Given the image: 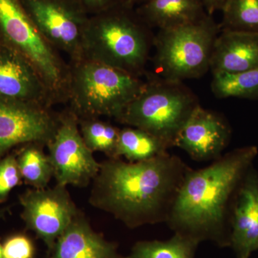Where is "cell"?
<instances>
[{"mask_svg":"<svg viewBox=\"0 0 258 258\" xmlns=\"http://www.w3.org/2000/svg\"><path fill=\"white\" fill-rule=\"evenodd\" d=\"M222 12L221 30L258 34V0H227Z\"/></svg>","mask_w":258,"mask_h":258,"instance_id":"23","label":"cell"},{"mask_svg":"<svg viewBox=\"0 0 258 258\" xmlns=\"http://www.w3.org/2000/svg\"><path fill=\"white\" fill-rule=\"evenodd\" d=\"M56 184L85 187L99 171L98 162L80 132L79 118L71 109L59 114V123L47 144Z\"/></svg>","mask_w":258,"mask_h":258,"instance_id":"9","label":"cell"},{"mask_svg":"<svg viewBox=\"0 0 258 258\" xmlns=\"http://www.w3.org/2000/svg\"><path fill=\"white\" fill-rule=\"evenodd\" d=\"M146 81L86 59L69 64L66 102L79 118L118 116L143 91Z\"/></svg>","mask_w":258,"mask_h":258,"instance_id":"4","label":"cell"},{"mask_svg":"<svg viewBox=\"0 0 258 258\" xmlns=\"http://www.w3.org/2000/svg\"><path fill=\"white\" fill-rule=\"evenodd\" d=\"M211 90L217 98L258 101V68L237 74H212Z\"/></svg>","mask_w":258,"mask_h":258,"instance_id":"21","label":"cell"},{"mask_svg":"<svg viewBox=\"0 0 258 258\" xmlns=\"http://www.w3.org/2000/svg\"><path fill=\"white\" fill-rule=\"evenodd\" d=\"M0 41L34 64L57 103L66 102L69 64L42 36L21 0H0Z\"/></svg>","mask_w":258,"mask_h":258,"instance_id":"7","label":"cell"},{"mask_svg":"<svg viewBox=\"0 0 258 258\" xmlns=\"http://www.w3.org/2000/svg\"><path fill=\"white\" fill-rule=\"evenodd\" d=\"M45 147L38 143L25 144L16 154L22 178L34 189H45L53 177L50 158L44 152Z\"/></svg>","mask_w":258,"mask_h":258,"instance_id":"19","label":"cell"},{"mask_svg":"<svg viewBox=\"0 0 258 258\" xmlns=\"http://www.w3.org/2000/svg\"><path fill=\"white\" fill-rule=\"evenodd\" d=\"M44 38L71 62L82 59L83 34L90 15L77 0H21Z\"/></svg>","mask_w":258,"mask_h":258,"instance_id":"8","label":"cell"},{"mask_svg":"<svg viewBox=\"0 0 258 258\" xmlns=\"http://www.w3.org/2000/svg\"><path fill=\"white\" fill-rule=\"evenodd\" d=\"M256 68H258V34L221 30L212 50V74H237Z\"/></svg>","mask_w":258,"mask_h":258,"instance_id":"15","label":"cell"},{"mask_svg":"<svg viewBox=\"0 0 258 258\" xmlns=\"http://www.w3.org/2000/svg\"><path fill=\"white\" fill-rule=\"evenodd\" d=\"M77 1L89 15L98 14L118 3V0H77Z\"/></svg>","mask_w":258,"mask_h":258,"instance_id":"26","label":"cell"},{"mask_svg":"<svg viewBox=\"0 0 258 258\" xmlns=\"http://www.w3.org/2000/svg\"><path fill=\"white\" fill-rule=\"evenodd\" d=\"M189 169L169 152L140 162L108 158L93 180L89 203L129 228L166 222Z\"/></svg>","mask_w":258,"mask_h":258,"instance_id":"1","label":"cell"},{"mask_svg":"<svg viewBox=\"0 0 258 258\" xmlns=\"http://www.w3.org/2000/svg\"><path fill=\"white\" fill-rule=\"evenodd\" d=\"M79 125L83 141L91 152L116 158L120 129L98 118H79Z\"/></svg>","mask_w":258,"mask_h":258,"instance_id":"22","label":"cell"},{"mask_svg":"<svg viewBox=\"0 0 258 258\" xmlns=\"http://www.w3.org/2000/svg\"><path fill=\"white\" fill-rule=\"evenodd\" d=\"M3 248L4 258H33L35 255L33 242L23 234L8 237Z\"/></svg>","mask_w":258,"mask_h":258,"instance_id":"25","label":"cell"},{"mask_svg":"<svg viewBox=\"0 0 258 258\" xmlns=\"http://www.w3.org/2000/svg\"><path fill=\"white\" fill-rule=\"evenodd\" d=\"M52 258H123L116 244L93 230L81 212L57 239Z\"/></svg>","mask_w":258,"mask_h":258,"instance_id":"16","label":"cell"},{"mask_svg":"<svg viewBox=\"0 0 258 258\" xmlns=\"http://www.w3.org/2000/svg\"><path fill=\"white\" fill-rule=\"evenodd\" d=\"M0 99L57 103L45 80L27 57L0 41Z\"/></svg>","mask_w":258,"mask_h":258,"instance_id":"12","label":"cell"},{"mask_svg":"<svg viewBox=\"0 0 258 258\" xmlns=\"http://www.w3.org/2000/svg\"><path fill=\"white\" fill-rule=\"evenodd\" d=\"M200 242L174 233L167 240L139 241L123 258H195Z\"/></svg>","mask_w":258,"mask_h":258,"instance_id":"20","label":"cell"},{"mask_svg":"<svg viewBox=\"0 0 258 258\" xmlns=\"http://www.w3.org/2000/svg\"><path fill=\"white\" fill-rule=\"evenodd\" d=\"M154 35L134 8L118 3L90 15L83 34L82 59L142 77L147 74Z\"/></svg>","mask_w":258,"mask_h":258,"instance_id":"3","label":"cell"},{"mask_svg":"<svg viewBox=\"0 0 258 258\" xmlns=\"http://www.w3.org/2000/svg\"><path fill=\"white\" fill-rule=\"evenodd\" d=\"M0 258H4V255H3V244L1 243H0Z\"/></svg>","mask_w":258,"mask_h":258,"instance_id":"29","label":"cell"},{"mask_svg":"<svg viewBox=\"0 0 258 258\" xmlns=\"http://www.w3.org/2000/svg\"><path fill=\"white\" fill-rule=\"evenodd\" d=\"M67 186L27 190L20 196L21 217L27 229L36 234L52 252L56 242L81 212L73 201Z\"/></svg>","mask_w":258,"mask_h":258,"instance_id":"10","label":"cell"},{"mask_svg":"<svg viewBox=\"0 0 258 258\" xmlns=\"http://www.w3.org/2000/svg\"><path fill=\"white\" fill-rule=\"evenodd\" d=\"M145 76L143 91L115 120L146 131L173 147L180 129L200 105L198 97L184 82L169 81L147 73Z\"/></svg>","mask_w":258,"mask_h":258,"instance_id":"5","label":"cell"},{"mask_svg":"<svg viewBox=\"0 0 258 258\" xmlns=\"http://www.w3.org/2000/svg\"><path fill=\"white\" fill-rule=\"evenodd\" d=\"M257 148L236 149L185 174L166 223L174 233L201 242L230 247L232 205Z\"/></svg>","mask_w":258,"mask_h":258,"instance_id":"2","label":"cell"},{"mask_svg":"<svg viewBox=\"0 0 258 258\" xmlns=\"http://www.w3.org/2000/svg\"><path fill=\"white\" fill-rule=\"evenodd\" d=\"M171 147L166 141L146 131L128 126L120 130L116 158L123 157L130 162H140L166 154Z\"/></svg>","mask_w":258,"mask_h":258,"instance_id":"18","label":"cell"},{"mask_svg":"<svg viewBox=\"0 0 258 258\" xmlns=\"http://www.w3.org/2000/svg\"><path fill=\"white\" fill-rule=\"evenodd\" d=\"M227 0H203L207 13L213 15L217 11H222Z\"/></svg>","mask_w":258,"mask_h":258,"instance_id":"27","label":"cell"},{"mask_svg":"<svg viewBox=\"0 0 258 258\" xmlns=\"http://www.w3.org/2000/svg\"><path fill=\"white\" fill-rule=\"evenodd\" d=\"M135 10L149 28L159 30L193 23L208 14L203 0H147Z\"/></svg>","mask_w":258,"mask_h":258,"instance_id":"17","label":"cell"},{"mask_svg":"<svg viewBox=\"0 0 258 258\" xmlns=\"http://www.w3.org/2000/svg\"><path fill=\"white\" fill-rule=\"evenodd\" d=\"M21 174L15 154L0 159V204L5 203L12 190L21 184Z\"/></svg>","mask_w":258,"mask_h":258,"instance_id":"24","label":"cell"},{"mask_svg":"<svg viewBox=\"0 0 258 258\" xmlns=\"http://www.w3.org/2000/svg\"><path fill=\"white\" fill-rule=\"evenodd\" d=\"M230 245L237 258L258 250V173L250 168L237 190L231 213Z\"/></svg>","mask_w":258,"mask_h":258,"instance_id":"14","label":"cell"},{"mask_svg":"<svg viewBox=\"0 0 258 258\" xmlns=\"http://www.w3.org/2000/svg\"><path fill=\"white\" fill-rule=\"evenodd\" d=\"M147 0H118L119 4L128 8H134L136 5H140Z\"/></svg>","mask_w":258,"mask_h":258,"instance_id":"28","label":"cell"},{"mask_svg":"<svg viewBox=\"0 0 258 258\" xmlns=\"http://www.w3.org/2000/svg\"><path fill=\"white\" fill-rule=\"evenodd\" d=\"M220 31V24L208 14L193 23L159 30L154 39L153 74L180 82L203 77L210 71L214 44Z\"/></svg>","mask_w":258,"mask_h":258,"instance_id":"6","label":"cell"},{"mask_svg":"<svg viewBox=\"0 0 258 258\" xmlns=\"http://www.w3.org/2000/svg\"><path fill=\"white\" fill-rule=\"evenodd\" d=\"M59 123V114L49 107L30 102L0 99V159L19 145L46 147Z\"/></svg>","mask_w":258,"mask_h":258,"instance_id":"11","label":"cell"},{"mask_svg":"<svg viewBox=\"0 0 258 258\" xmlns=\"http://www.w3.org/2000/svg\"><path fill=\"white\" fill-rule=\"evenodd\" d=\"M230 125L218 113L198 106L180 129L174 147L197 161L215 160L230 143Z\"/></svg>","mask_w":258,"mask_h":258,"instance_id":"13","label":"cell"}]
</instances>
